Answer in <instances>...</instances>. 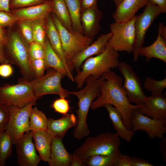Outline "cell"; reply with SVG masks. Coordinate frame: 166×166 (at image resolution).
<instances>
[{
  "label": "cell",
  "instance_id": "obj_1",
  "mask_svg": "<svg viewBox=\"0 0 166 166\" xmlns=\"http://www.w3.org/2000/svg\"><path fill=\"white\" fill-rule=\"evenodd\" d=\"M106 80L102 84L101 94L93 101L90 108L95 110L105 104L112 105L120 112L125 126L132 130L131 119L134 112L140 106L132 105L128 100L122 87L123 79L111 70L103 75Z\"/></svg>",
  "mask_w": 166,
  "mask_h": 166
},
{
  "label": "cell",
  "instance_id": "obj_2",
  "mask_svg": "<svg viewBox=\"0 0 166 166\" xmlns=\"http://www.w3.org/2000/svg\"><path fill=\"white\" fill-rule=\"evenodd\" d=\"M106 80L102 76L98 79L90 75L85 80L86 86L77 91H69V93L76 96L78 99V109L76 111L77 120L73 135L77 139L88 136L90 132L86 121L87 115L93 100L101 94L102 84Z\"/></svg>",
  "mask_w": 166,
  "mask_h": 166
},
{
  "label": "cell",
  "instance_id": "obj_3",
  "mask_svg": "<svg viewBox=\"0 0 166 166\" xmlns=\"http://www.w3.org/2000/svg\"><path fill=\"white\" fill-rule=\"evenodd\" d=\"M118 52L107 44L104 51L94 57L86 59L82 65L81 70L77 72L74 77V82L77 87L81 89L86 78L91 75L96 79L105 73L111 71V69L117 68L120 63Z\"/></svg>",
  "mask_w": 166,
  "mask_h": 166
},
{
  "label": "cell",
  "instance_id": "obj_4",
  "mask_svg": "<svg viewBox=\"0 0 166 166\" xmlns=\"http://www.w3.org/2000/svg\"><path fill=\"white\" fill-rule=\"evenodd\" d=\"M29 45L18 31L9 30L4 45L6 55L10 64L16 65L24 79L30 81L35 78L28 52Z\"/></svg>",
  "mask_w": 166,
  "mask_h": 166
},
{
  "label": "cell",
  "instance_id": "obj_5",
  "mask_svg": "<svg viewBox=\"0 0 166 166\" xmlns=\"http://www.w3.org/2000/svg\"><path fill=\"white\" fill-rule=\"evenodd\" d=\"M120 138L117 132L102 133L95 137L86 138L74 153L84 163L88 157L93 155L117 157L120 152Z\"/></svg>",
  "mask_w": 166,
  "mask_h": 166
},
{
  "label": "cell",
  "instance_id": "obj_6",
  "mask_svg": "<svg viewBox=\"0 0 166 166\" xmlns=\"http://www.w3.org/2000/svg\"><path fill=\"white\" fill-rule=\"evenodd\" d=\"M37 100L29 81L23 78L16 84H5L0 87V103L6 106L22 107Z\"/></svg>",
  "mask_w": 166,
  "mask_h": 166
},
{
  "label": "cell",
  "instance_id": "obj_7",
  "mask_svg": "<svg viewBox=\"0 0 166 166\" xmlns=\"http://www.w3.org/2000/svg\"><path fill=\"white\" fill-rule=\"evenodd\" d=\"M52 16L59 34L67 64L75 55L91 44L93 40L87 38L78 32L68 30L53 13Z\"/></svg>",
  "mask_w": 166,
  "mask_h": 166
},
{
  "label": "cell",
  "instance_id": "obj_8",
  "mask_svg": "<svg viewBox=\"0 0 166 166\" xmlns=\"http://www.w3.org/2000/svg\"><path fill=\"white\" fill-rule=\"evenodd\" d=\"M36 100L31 101L22 107L7 106L9 113V121L5 131L10 136L14 145L24 133L30 131L29 117L33 106Z\"/></svg>",
  "mask_w": 166,
  "mask_h": 166
},
{
  "label": "cell",
  "instance_id": "obj_9",
  "mask_svg": "<svg viewBox=\"0 0 166 166\" xmlns=\"http://www.w3.org/2000/svg\"><path fill=\"white\" fill-rule=\"evenodd\" d=\"M135 16L125 22L110 24L112 35L108 44L115 51L132 52L135 38Z\"/></svg>",
  "mask_w": 166,
  "mask_h": 166
},
{
  "label": "cell",
  "instance_id": "obj_10",
  "mask_svg": "<svg viewBox=\"0 0 166 166\" xmlns=\"http://www.w3.org/2000/svg\"><path fill=\"white\" fill-rule=\"evenodd\" d=\"M162 13L160 8L149 0L144 11L135 16L134 27L135 38L132 51L135 61L139 58V52L143 47L146 33L155 18Z\"/></svg>",
  "mask_w": 166,
  "mask_h": 166
},
{
  "label": "cell",
  "instance_id": "obj_11",
  "mask_svg": "<svg viewBox=\"0 0 166 166\" xmlns=\"http://www.w3.org/2000/svg\"><path fill=\"white\" fill-rule=\"evenodd\" d=\"M63 77L62 74L53 69L42 77L29 81L37 99L47 94H56L62 98L68 97L69 91L64 89L61 83Z\"/></svg>",
  "mask_w": 166,
  "mask_h": 166
},
{
  "label": "cell",
  "instance_id": "obj_12",
  "mask_svg": "<svg viewBox=\"0 0 166 166\" xmlns=\"http://www.w3.org/2000/svg\"><path fill=\"white\" fill-rule=\"evenodd\" d=\"M117 68L124 77L122 87L129 102L136 105L143 106L145 95L136 73L131 65L123 62H120Z\"/></svg>",
  "mask_w": 166,
  "mask_h": 166
},
{
  "label": "cell",
  "instance_id": "obj_13",
  "mask_svg": "<svg viewBox=\"0 0 166 166\" xmlns=\"http://www.w3.org/2000/svg\"><path fill=\"white\" fill-rule=\"evenodd\" d=\"M131 123L134 131H144L151 139L156 137L162 139L166 133V120L153 119L139 112L138 109L133 113Z\"/></svg>",
  "mask_w": 166,
  "mask_h": 166
},
{
  "label": "cell",
  "instance_id": "obj_14",
  "mask_svg": "<svg viewBox=\"0 0 166 166\" xmlns=\"http://www.w3.org/2000/svg\"><path fill=\"white\" fill-rule=\"evenodd\" d=\"M112 35L111 32L101 34L89 46L75 55L67 63L69 71L72 74L75 70L77 73L81 70L82 65L86 59L102 53L105 50Z\"/></svg>",
  "mask_w": 166,
  "mask_h": 166
},
{
  "label": "cell",
  "instance_id": "obj_15",
  "mask_svg": "<svg viewBox=\"0 0 166 166\" xmlns=\"http://www.w3.org/2000/svg\"><path fill=\"white\" fill-rule=\"evenodd\" d=\"M17 163L20 166H37L41 160L37 154L31 132L24 134L15 144Z\"/></svg>",
  "mask_w": 166,
  "mask_h": 166
},
{
  "label": "cell",
  "instance_id": "obj_16",
  "mask_svg": "<svg viewBox=\"0 0 166 166\" xmlns=\"http://www.w3.org/2000/svg\"><path fill=\"white\" fill-rule=\"evenodd\" d=\"M138 111L149 117L158 120H166V97L163 94L145 95L144 105Z\"/></svg>",
  "mask_w": 166,
  "mask_h": 166
},
{
  "label": "cell",
  "instance_id": "obj_17",
  "mask_svg": "<svg viewBox=\"0 0 166 166\" xmlns=\"http://www.w3.org/2000/svg\"><path fill=\"white\" fill-rule=\"evenodd\" d=\"M102 17L103 13L97 4L81 11V21L83 34L85 37L93 40L101 29L100 22Z\"/></svg>",
  "mask_w": 166,
  "mask_h": 166
},
{
  "label": "cell",
  "instance_id": "obj_18",
  "mask_svg": "<svg viewBox=\"0 0 166 166\" xmlns=\"http://www.w3.org/2000/svg\"><path fill=\"white\" fill-rule=\"evenodd\" d=\"M52 0L23 8L10 10V12L18 20H34L45 19L53 12Z\"/></svg>",
  "mask_w": 166,
  "mask_h": 166
},
{
  "label": "cell",
  "instance_id": "obj_19",
  "mask_svg": "<svg viewBox=\"0 0 166 166\" xmlns=\"http://www.w3.org/2000/svg\"><path fill=\"white\" fill-rule=\"evenodd\" d=\"M149 0H123L116 6L113 14L115 22H125L135 16L139 10L145 6Z\"/></svg>",
  "mask_w": 166,
  "mask_h": 166
},
{
  "label": "cell",
  "instance_id": "obj_20",
  "mask_svg": "<svg viewBox=\"0 0 166 166\" xmlns=\"http://www.w3.org/2000/svg\"><path fill=\"white\" fill-rule=\"evenodd\" d=\"M76 123L75 115L67 113L58 119H48L46 130L53 138L62 139L69 129L75 126Z\"/></svg>",
  "mask_w": 166,
  "mask_h": 166
},
{
  "label": "cell",
  "instance_id": "obj_21",
  "mask_svg": "<svg viewBox=\"0 0 166 166\" xmlns=\"http://www.w3.org/2000/svg\"><path fill=\"white\" fill-rule=\"evenodd\" d=\"M73 159V155L65 149L62 139H52L50 155L47 162L50 166H70Z\"/></svg>",
  "mask_w": 166,
  "mask_h": 166
},
{
  "label": "cell",
  "instance_id": "obj_22",
  "mask_svg": "<svg viewBox=\"0 0 166 166\" xmlns=\"http://www.w3.org/2000/svg\"><path fill=\"white\" fill-rule=\"evenodd\" d=\"M139 56L145 57L147 61L156 58L166 63V38L161 34L159 29L155 42L149 46H143L140 50Z\"/></svg>",
  "mask_w": 166,
  "mask_h": 166
},
{
  "label": "cell",
  "instance_id": "obj_23",
  "mask_svg": "<svg viewBox=\"0 0 166 166\" xmlns=\"http://www.w3.org/2000/svg\"><path fill=\"white\" fill-rule=\"evenodd\" d=\"M44 47L45 52L44 59L47 68H53L74 82V77L72 74L53 49L47 38Z\"/></svg>",
  "mask_w": 166,
  "mask_h": 166
},
{
  "label": "cell",
  "instance_id": "obj_24",
  "mask_svg": "<svg viewBox=\"0 0 166 166\" xmlns=\"http://www.w3.org/2000/svg\"><path fill=\"white\" fill-rule=\"evenodd\" d=\"M107 111L109 118L114 128L120 138L129 142L135 135V132L129 130L124 125L120 112L115 107L109 104H105L103 106Z\"/></svg>",
  "mask_w": 166,
  "mask_h": 166
},
{
  "label": "cell",
  "instance_id": "obj_25",
  "mask_svg": "<svg viewBox=\"0 0 166 166\" xmlns=\"http://www.w3.org/2000/svg\"><path fill=\"white\" fill-rule=\"evenodd\" d=\"M31 132L36 149L41 160L47 162L50 157L52 136L46 130Z\"/></svg>",
  "mask_w": 166,
  "mask_h": 166
},
{
  "label": "cell",
  "instance_id": "obj_26",
  "mask_svg": "<svg viewBox=\"0 0 166 166\" xmlns=\"http://www.w3.org/2000/svg\"><path fill=\"white\" fill-rule=\"evenodd\" d=\"M45 27L47 38L51 47L68 68L59 34L50 14L46 19Z\"/></svg>",
  "mask_w": 166,
  "mask_h": 166
},
{
  "label": "cell",
  "instance_id": "obj_27",
  "mask_svg": "<svg viewBox=\"0 0 166 166\" xmlns=\"http://www.w3.org/2000/svg\"><path fill=\"white\" fill-rule=\"evenodd\" d=\"M64 1L70 15L73 30L83 34L81 21V11L80 0H64Z\"/></svg>",
  "mask_w": 166,
  "mask_h": 166
},
{
  "label": "cell",
  "instance_id": "obj_28",
  "mask_svg": "<svg viewBox=\"0 0 166 166\" xmlns=\"http://www.w3.org/2000/svg\"><path fill=\"white\" fill-rule=\"evenodd\" d=\"M52 13L56 16L62 24L69 31L73 30L70 15L64 0H52Z\"/></svg>",
  "mask_w": 166,
  "mask_h": 166
},
{
  "label": "cell",
  "instance_id": "obj_29",
  "mask_svg": "<svg viewBox=\"0 0 166 166\" xmlns=\"http://www.w3.org/2000/svg\"><path fill=\"white\" fill-rule=\"evenodd\" d=\"M48 118L37 107L32 108L29 117V129L30 131L46 130Z\"/></svg>",
  "mask_w": 166,
  "mask_h": 166
},
{
  "label": "cell",
  "instance_id": "obj_30",
  "mask_svg": "<svg viewBox=\"0 0 166 166\" xmlns=\"http://www.w3.org/2000/svg\"><path fill=\"white\" fill-rule=\"evenodd\" d=\"M14 145L6 132L5 131L0 134V166H4L7 159L11 156Z\"/></svg>",
  "mask_w": 166,
  "mask_h": 166
},
{
  "label": "cell",
  "instance_id": "obj_31",
  "mask_svg": "<svg viewBox=\"0 0 166 166\" xmlns=\"http://www.w3.org/2000/svg\"><path fill=\"white\" fill-rule=\"evenodd\" d=\"M117 157L109 155H93L89 156L85 160L84 165L116 166Z\"/></svg>",
  "mask_w": 166,
  "mask_h": 166
},
{
  "label": "cell",
  "instance_id": "obj_32",
  "mask_svg": "<svg viewBox=\"0 0 166 166\" xmlns=\"http://www.w3.org/2000/svg\"><path fill=\"white\" fill-rule=\"evenodd\" d=\"M46 19H39L32 21L34 42L43 46H44L47 39Z\"/></svg>",
  "mask_w": 166,
  "mask_h": 166
},
{
  "label": "cell",
  "instance_id": "obj_33",
  "mask_svg": "<svg viewBox=\"0 0 166 166\" xmlns=\"http://www.w3.org/2000/svg\"><path fill=\"white\" fill-rule=\"evenodd\" d=\"M144 86L152 94H163V91L166 88V78L160 80H156L150 77L146 78L144 83Z\"/></svg>",
  "mask_w": 166,
  "mask_h": 166
},
{
  "label": "cell",
  "instance_id": "obj_34",
  "mask_svg": "<svg viewBox=\"0 0 166 166\" xmlns=\"http://www.w3.org/2000/svg\"><path fill=\"white\" fill-rule=\"evenodd\" d=\"M19 32L29 45L34 42L32 21L27 20H18L17 23Z\"/></svg>",
  "mask_w": 166,
  "mask_h": 166
},
{
  "label": "cell",
  "instance_id": "obj_35",
  "mask_svg": "<svg viewBox=\"0 0 166 166\" xmlns=\"http://www.w3.org/2000/svg\"><path fill=\"white\" fill-rule=\"evenodd\" d=\"M28 52L30 60L39 58H44V49L43 46L33 42L29 44Z\"/></svg>",
  "mask_w": 166,
  "mask_h": 166
},
{
  "label": "cell",
  "instance_id": "obj_36",
  "mask_svg": "<svg viewBox=\"0 0 166 166\" xmlns=\"http://www.w3.org/2000/svg\"><path fill=\"white\" fill-rule=\"evenodd\" d=\"M47 0H10V9L28 7L44 2Z\"/></svg>",
  "mask_w": 166,
  "mask_h": 166
},
{
  "label": "cell",
  "instance_id": "obj_37",
  "mask_svg": "<svg viewBox=\"0 0 166 166\" xmlns=\"http://www.w3.org/2000/svg\"><path fill=\"white\" fill-rule=\"evenodd\" d=\"M31 69L36 78H38L44 75V72L47 68L44 58L34 60L30 61Z\"/></svg>",
  "mask_w": 166,
  "mask_h": 166
},
{
  "label": "cell",
  "instance_id": "obj_38",
  "mask_svg": "<svg viewBox=\"0 0 166 166\" xmlns=\"http://www.w3.org/2000/svg\"><path fill=\"white\" fill-rule=\"evenodd\" d=\"M18 19L10 12L0 11V26L11 27L16 23Z\"/></svg>",
  "mask_w": 166,
  "mask_h": 166
},
{
  "label": "cell",
  "instance_id": "obj_39",
  "mask_svg": "<svg viewBox=\"0 0 166 166\" xmlns=\"http://www.w3.org/2000/svg\"><path fill=\"white\" fill-rule=\"evenodd\" d=\"M52 107L56 112L63 115L67 113L69 109L68 101L65 98L60 97L54 101Z\"/></svg>",
  "mask_w": 166,
  "mask_h": 166
},
{
  "label": "cell",
  "instance_id": "obj_40",
  "mask_svg": "<svg viewBox=\"0 0 166 166\" xmlns=\"http://www.w3.org/2000/svg\"><path fill=\"white\" fill-rule=\"evenodd\" d=\"M9 118L8 107L0 103V134L5 131Z\"/></svg>",
  "mask_w": 166,
  "mask_h": 166
},
{
  "label": "cell",
  "instance_id": "obj_41",
  "mask_svg": "<svg viewBox=\"0 0 166 166\" xmlns=\"http://www.w3.org/2000/svg\"><path fill=\"white\" fill-rule=\"evenodd\" d=\"M13 69L10 63L1 64L0 65V76L6 78L10 77L13 73Z\"/></svg>",
  "mask_w": 166,
  "mask_h": 166
},
{
  "label": "cell",
  "instance_id": "obj_42",
  "mask_svg": "<svg viewBox=\"0 0 166 166\" xmlns=\"http://www.w3.org/2000/svg\"><path fill=\"white\" fill-rule=\"evenodd\" d=\"M116 166H132V157L120 152L117 157Z\"/></svg>",
  "mask_w": 166,
  "mask_h": 166
},
{
  "label": "cell",
  "instance_id": "obj_43",
  "mask_svg": "<svg viewBox=\"0 0 166 166\" xmlns=\"http://www.w3.org/2000/svg\"><path fill=\"white\" fill-rule=\"evenodd\" d=\"M132 166H153L146 160L139 157H132Z\"/></svg>",
  "mask_w": 166,
  "mask_h": 166
},
{
  "label": "cell",
  "instance_id": "obj_44",
  "mask_svg": "<svg viewBox=\"0 0 166 166\" xmlns=\"http://www.w3.org/2000/svg\"><path fill=\"white\" fill-rule=\"evenodd\" d=\"M98 0H80L81 11L91 8L97 4Z\"/></svg>",
  "mask_w": 166,
  "mask_h": 166
},
{
  "label": "cell",
  "instance_id": "obj_45",
  "mask_svg": "<svg viewBox=\"0 0 166 166\" xmlns=\"http://www.w3.org/2000/svg\"><path fill=\"white\" fill-rule=\"evenodd\" d=\"M153 4L158 6L162 13L166 12V0H149Z\"/></svg>",
  "mask_w": 166,
  "mask_h": 166
},
{
  "label": "cell",
  "instance_id": "obj_46",
  "mask_svg": "<svg viewBox=\"0 0 166 166\" xmlns=\"http://www.w3.org/2000/svg\"><path fill=\"white\" fill-rule=\"evenodd\" d=\"M7 39V31L5 28L0 26V45H4Z\"/></svg>",
  "mask_w": 166,
  "mask_h": 166
},
{
  "label": "cell",
  "instance_id": "obj_47",
  "mask_svg": "<svg viewBox=\"0 0 166 166\" xmlns=\"http://www.w3.org/2000/svg\"><path fill=\"white\" fill-rule=\"evenodd\" d=\"M10 0H0V11L10 12Z\"/></svg>",
  "mask_w": 166,
  "mask_h": 166
},
{
  "label": "cell",
  "instance_id": "obj_48",
  "mask_svg": "<svg viewBox=\"0 0 166 166\" xmlns=\"http://www.w3.org/2000/svg\"><path fill=\"white\" fill-rule=\"evenodd\" d=\"M9 63L6 55L4 46L0 45V63Z\"/></svg>",
  "mask_w": 166,
  "mask_h": 166
},
{
  "label": "cell",
  "instance_id": "obj_49",
  "mask_svg": "<svg viewBox=\"0 0 166 166\" xmlns=\"http://www.w3.org/2000/svg\"><path fill=\"white\" fill-rule=\"evenodd\" d=\"M73 159L70 166H84V164L77 156L73 152Z\"/></svg>",
  "mask_w": 166,
  "mask_h": 166
},
{
  "label": "cell",
  "instance_id": "obj_50",
  "mask_svg": "<svg viewBox=\"0 0 166 166\" xmlns=\"http://www.w3.org/2000/svg\"><path fill=\"white\" fill-rule=\"evenodd\" d=\"M166 138H163L160 144V149L162 151H161L163 155L164 159V160H166V155L165 154V148H166Z\"/></svg>",
  "mask_w": 166,
  "mask_h": 166
},
{
  "label": "cell",
  "instance_id": "obj_51",
  "mask_svg": "<svg viewBox=\"0 0 166 166\" xmlns=\"http://www.w3.org/2000/svg\"><path fill=\"white\" fill-rule=\"evenodd\" d=\"M116 6L118 5L123 0H113Z\"/></svg>",
  "mask_w": 166,
  "mask_h": 166
}]
</instances>
